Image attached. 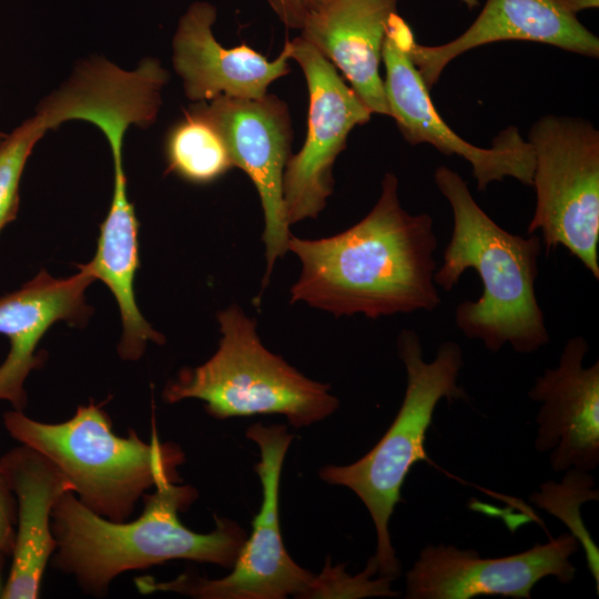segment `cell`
I'll return each instance as SVG.
<instances>
[{
  "instance_id": "7c38bea8",
  "label": "cell",
  "mask_w": 599,
  "mask_h": 599,
  "mask_svg": "<svg viewBox=\"0 0 599 599\" xmlns=\"http://www.w3.org/2000/svg\"><path fill=\"white\" fill-rule=\"evenodd\" d=\"M579 541L562 534L527 551L498 558H483L473 549L429 545L407 572L408 599H471L501 596L530 599L534 586L546 577L569 583L576 576L570 557Z\"/></svg>"
},
{
  "instance_id": "277c9868",
  "label": "cell",
  "mask_w": 599,
  "mask_h": 599,
  "mask_svg": "<svg viewBox=\"0 0 599 599\" xmlns=\"http://www.w3.org/2000/svg\"><path fill=\"white\" fill-rule=\"evenodd\" d=\"M9 435L53 461L73 485V494L94 514L125 521L146 490L163 480L177 483L182 449L161 443L153 425L149 443L133 429L118 436L106 412L93 402L62 423H43L23 410L3 414Z\"/></svg>"
},
{
  "instance_id": "8fae6325",
  "label": "cell",
  "mask_w": 599,
  "mask_h": 599,
  "mask_svg": "<svg viewBox=\"0 0 599 599\" xmlns=\"http://www.w3.org/2000/svg\"><path fill=\"white\" fill-rule=\"evenodd\" d=\"M196 103L223 136L234 166L245 172L258 193L264 216V290L276 261L287 252L291 235L283 196L293 140L288 108L268 93L255 100L219 97Z\"/></svg>"
},
{
  "instance_id": "6da1fadb",
  "label": "cell",
  "mask_w": 599,
  "mask_h": 599,
  "mask_svg": "<svg viewBox=\"0 0 599 599\" xmlns=\"http://www.w3.org/2000/svg\"><path fill=\"white\" fill-rule=\"evenodd\" d=\"M436 247L432 216L402 206L398 180L388 172L376 204L353 226L316 240L291 233L287 251L302 268L290 302L335 317L434 311L441 302L434 281Z\"/></svg>"
},
{
  "instance_id": "e0dca14e",
  "label": "cell",
  "mask_w": 599,
  "mask_h": 599,
  "mask_svg": "<svg viewBox=\"0 0 599 599\" xmlns=\"http://www.w3.org/2000/svg\"><path fill=\"white\" fill-rule=\"evenodd\" d=\"M0 471L17 501L12 564L1 598L34 599L55 550L52 509L73 485L53 461L22 444L0 457Z\"/></svg>"
},
{
  "instance_id": "44dd1931",
  "label": "cell",
  "mask_w": 599,
  "mask_h": 599,
  "mask_svg": "<svg viewBox=\"0 0 599 599\" xmlns=\"http://www.w3.org/2000/svg\"><path fill=\"white\" fill-rule=\"evenodd\" d=\"M62 123V111L51 93L0 143V232L17 217L20 181L34 145L47 131Z\"/></svg>"
},
{
  "instance_id": "d4e9b609",
  "label": "cell",
  "mask_w": 599,
  "mask_h": 599,
  "mask_svg": "<svg viewBox=\"0 0 599 599\" xmlns=\"http://www.w3.org/2000/svg\"><path fill=\"white\" fill-rule=\"evenodd\" d=\"M464 2L468 8H474L478 4V0H460Z\"/></svg>"
},
{
  "instance_id": "52a82bcc",
  "label": "cell",
  "mask_w": 599,
  "mask_h": 599,
  "mask_svg": "<svg viewBox=\"0 0 599 599\" xmlns=\"http://www.w3.org/2000/svg\"><path fill=\"white\" fill-rule=\"evenodd\" d=\"M537 203L527 227L548 254L562 246L599 280V132L588 121L546 115L531 126Z\"/></svg>"
},
{
  "instance_id": "9a60e30c",
  "label": "cell",
  "mask_w": 599,
  "mask_h": 599,
  "mask_svg": "<svg viewBox=\"0 0 599 599\" xmlns=\"http://www.w3.org/2000/svg\"><path fill=\"white\" fill-rule=\"evenodd\" d=\"M68 278H55L41 270L19 290L0 297V334L10 343L0 365V400L13 409L27 406L24 383L43 364V355L35 351L47 331L60 321L83 327L93 312L84 293L94 278L82 264Z\"/></svg>"
},
{
  "instance_id": "d6986e66",
  "label": "cell",
  "mask_w": 599,
  "mask_h": 599,
  "mask_svg": "<svg viewBox=\"0 0 599 599\" xmlns=\"http://www.w3.org/2000/svg\"><path fill=\"white\" fill-rule=\"evenodd\" d=\"M83 267L102 281L113 294L120 311L122 335L118 353L124 361H138L148 342L164 344L165 337L146 322L134 295L140 266L139 221L128 195L123 162L113 163V192L109 212L100 226L94 257Z\"/></svg>"
},
{
  "instance_id": "30bf717a",
  "label": "cell",
  "mask_w": 599,
  "mask_h": 599,
  "mask_svg": "<svg viewBox=\"0 0 599 599\" xmlns=\"http://www.w3.org/2000/svg\"><path fill=\"white\" fill-rule=\"evenodd\" d=\"M290 55L302 69L309 97L305 142L291 155L283 196L290 225L316 219L334 190L333 166L349 132L372 112L338 70L301 35L288 40Z\"/></svg>"
},
{
  "instance_id": "8992f818",
  "label": "cell",
  "mask_w": 599,
  "mask_h": 599,
  "mask_svg": "<svg viewBox=\"0 0 599 599\" xmlns=\"http://www.w3.org/2000/svg\"><path fill=\"white\" fill-rule=\"evenodd\" d=\"M221 339L204 364L183 368L163 390V400L194 398L214 418L284 415L294 427L319 422L338 407L329 386L305 377L270 352L256 322L232 304L216 315Z\"/></svg>"
},
{
  "instance_id": "5b68a950",
  "label": "cell",
  "mask_w": 599,
  "mask_h": 599,
  "mask_svg": "<svg viewBox=\"0 0 599 599\" xmlns=\"http://www.w3.org/2000/svg\"><path fill=\"white\" fill-rule=\"evenodd\" d=\"M397 354L406 369V389L402 406L380 440L361 459L345 466L322 468L319 477L349 488L366 506L376 528L374 556L380 576L396 578L400 564L390 541L388 524L412 467L429 460L426 433L439 400H466L457 378L463 352L456 342H444L433 361L426 362L418 334L403 329L396 341Z\"/></svg>"
},
{
  "instance_id": "7402d4cb",
  "label": "cell",
  "mask_w": 599,
  "mask_h": 599,
  "mask_svg": "<svg viewBox=\"0 0 599 599\" xmlns=\"http://www.w3.org/2000/svg\"><path fill=\"white\" fill-rule=\"evenodd\" d=\"M17 525V501L0 471V554H12Z\"/></svg>"
},
{
  "instance_id": "603a6c76",
  "label": "cell",
  "mask_w": 599,
  "mask_h": 599,
  "mask_svg": "<svg viewBox=\"0 0 599 599\" xmlns=\"http://www.w3.org/2000/svg\"><path fill=\"white\" fill-rule=\"evenodd\" d=\"M324 0H267L280 21L288 29L301 30L306 19Z\"/></svg>"
},
{
  "instance_id": "ba28073f",
  "label": "cell",
  "mask_w": 599,
  "mask_h": 599,
  "mask_svg": "<svg viewBox=\"0 0 599 599\" xmlns=\"http://www.w3.org/2000/svg\"><path fill=\"white\" fill-rule=\"evenodd\" d=\"M246 437L260 448L255 465L262 484V505L232 571L220 579L181 575L169 581L146 576L134 580L141 593L177 592L201 599L311 598L315 576L294 562L283 542L278 520V486L286 451L293 439L283 425L248 427Z\"/></svg>"
},
{
  "instance_id": "5bb4252c",
  "label": "cell",
  "mask_w": 599,
  "mask_h": 599,
  "mask_svg": "<svg viewBox=\"0 0 599 599\" xmlns=\"http://www.w3.org/2000/svg\"><path fill=\"white\" fill-rule=\"evenodd\" d=\"M216 8L205 1L192 3L181 17L173 37L172 62L192 102L219 97L261 99L272 82L290 73L288 40L274 60L243 43L223 47L213 34Z\"/></svg>"
},
{
  "instance_id": "cb8c5ba5",
  "label": "cell",
  "mask_w": 599,
  "mask_h": 599,
  "mask_svg": "<svg viewBox=\"0 0 599 599\" xmlns=\"http://www.w3.org/2000/svg\"><path fill=\"white\" fill-rule=\"evenodd\" d=\"M566 7L577 14L578 12L590 9V8H598L599 0H562Z\"/></svg>"
},
{
  "instance_id": "2e32d148",
  "label": "cell",
  "mask_w": 599,
  "mask_h": 599,
  "mask_svg": "<svg viewBox=\"0 0 599 599\" xmlns=\"http://www.w3.org/2000/svg\"><path fill=\"white\" fill-rule=\"evenodd\" d=\"M546 43L590 58L599 55V40L562 0H486L470 27L439 45L413 42L409 54L428 89L447 64L477 47L499 41Z\"/></svg>"
},
{
  "instance_id": "484cf974",
  "label": "cell",
  "mask_w": 599,
  "mask_h": 599,
  "mask_svg": "<svg viewBox=\"0 0 599 599\" xmlns=\"http://www.w3.org/2000/svg\"><path fill=\"white\" fill-rule=\"evenodd\" d=\"M7 133H3L1 130H0V143L3 141V139L6 138Z\"/></svg>"
},
{
  "instance_id": "ac0fdd59",
  "label": "cell",
  "mask_w": 599,
  "mask_h": 599,
  "mask_svg": "<svg viewBox=\"0 0 599 599\" xmlns=\"http://www.w3.org/2000/svg\"><path fill=\"white\" fill-rule=\"evenodd\" d=\"M398 0H324L301 37L347 80L372 113L389 115L379 73L388 22Z\"/></svg>"
},
{
  "instance_id": "3957f363",
  "label": "cell",
  "mask_w": 599,
  "mask_h": 599,
  "mask_svg": "<svg viewBox=\"0 0 599 599\" xmlns=\"http://www.w3.org/2000/svg\"><path fill=\"white\" fill-rule=\"evenodd\" d=\"M143 496L134 520L105 519L84 507L73 493L63 494L51 514L55 539L52 566L73 577L89 595L104 596L119 575L169 560L187 559L232 568L246 540L234 521L215 516L212 532L186 528L179 514L197 498L190 485L163 480Z\"/></svg>"
},
{
  "instance_id": "7a4b0ae2",
  "label": "cell",
  "mask_w": 599,
  "mask_h": 599,
  "mask_svg": "<svg viewBox=\"0 0 599 599\" xmlns=\"http://www.w3.org/2000/svg\"><path fill=\"white\" fill-rule=\"evenodd\" d=\"M434 181L453 213L451 235L443 264L436 268L435 284L450 292L469 268L483 283L476 301L458 304L457 327L494 353L506 344L519 354L537 352L550 339L535 287L540 236L525 237L500 227L477 204L456 171L438 166Z\"/></svg>"
},
{
  "instance_id": "4316f807",
  "label": "cell",
  "mask_w": 599,
  "mask_h": 599,
  "mask_svg": "<svg viewBox=\"0 0 599 599\" xmlns=\"http://www.w3.org/2000/svg\"><path fill=\"white\" fill-rule=\"evenodd\" d=\"M4 556L0 554V560L3 558Z\"/></svg>"
},
{
  "instance_id": "ffe728a7",
  "label": "cell",
  "mask_w": 599,
  "mask_h": 599,
  "mask_svg": "<svg viewBox=\"0 0 599 599\" xmlns=\"http://www.w3.org/2000/svg\"><path fill=\"white\" fill-rule=\"evenodd\" d=\"M163 152L166 172L195 185L213 183L234 167L223 136L196 102L169 128Z\"/></svg>"
},
{
  "instance_id": "9c48e42d",
  "label": "cell",
  "mask_w": 599,
  "mask_h": 599,
  "mask_svg": "<svg viewBox=\"0 0 599 599\" xmlns=\"http://www.w3.org/2000/svg\"><path fill=\"white\" fill-rule=\"evenodd\" d=\"M415 41L407 22L392 16L383 44L384 91L392 116L410 144L428 143L445 155H457L471 165L478 191L493 182L512 177L532 184L535 154L518 128L502 130L490 148H479L459 136L440 118L430 100L428 88L412 61L409 49Z\"/></svg>"
},
{
  "instance_id": "4fadbf2b",
  "label": "cell",
  "mask_w": 599,
  "mask_h": 599,
  "mask_svg": "<svg viewBox=\"0 0 599 599\" xmlns=\"http://www.w3.org/2000/svg\"><path fill=\"white\" fill-rule=\"evenodd\" d=\"M588 343L571 337L555 368H548L529 390L539 403L535 441L550 451L552 470L590 471L599 464V362L583 366Z\"/></svg>"
}]
</instances>
